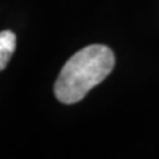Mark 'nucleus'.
<instances>
[{
  "label": "nucleus",
  "mask_w": 159,
  "mask_h": 159,
  "mask_svg": "<svg viewBox=\"0 0 159 159\" xmlns=\"http://www.w3.org/2000/svg\"><path fill=\"white\" fill-rule=\"evenodd\" d=\"M116 58L109 47L93 44L74 53L65 62L54 84V96L70 105L86 96L111 73Z\"/></svg>",
  "instance_id": "f257e3e1"
},
{
  "label": "nucleus",
  "mask_w": 159,
  "mask_h": 159,
  "mask_svg": "<svg viewBox=\"0 0 159 159\" xmlns=\"http://www.w3.org/2000/svg\"><path fill=\"white\" fill-rule=\"evenodd\" d=\"M16 48V34L12 31H2L0 33V69H6L8 61Z\"/></svg>",
  "instance_id": "f03ea898"
}]
</instances>
